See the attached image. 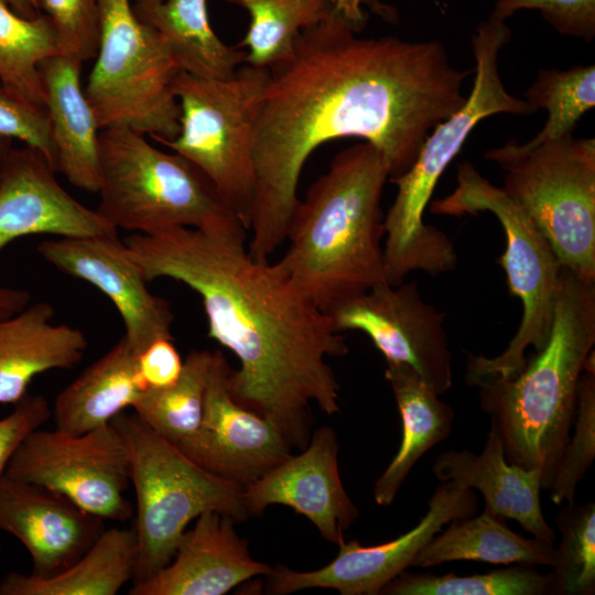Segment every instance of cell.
<instances>
[{
	"label": "cell",
	"instance_id": "83f0119b",
	"mask_svg": "<svg viewBox=\"0 0 595 595\" xmlns=\"http://www.w3.org/2000/svg\"><path fill=\"white\" fill-rule=\"evenodd\" d=\"M140 21L159 33L181 72L227 79L246 64V51L215 34L207 0H163Z\"/></svg>",
	"mask_w": 595,
	"mask_h": 595
},
{
	"label": "cell",
	"instance_id": "44dd1931",
	"mask_svg": "<svg viewBox=\"0 0 595 595\" xmlns=\"http://www.w3.org/2000/svg\"><path fill=\"white\" fill-rule=\"evenodd\" d=\"M432 469L442 483L479 491L485 508L491 513L516 520L533 537L553 542L554 530L541 508V472L507 461L502 439L493 420L479 454L467 450L446 451L436 457Z\"/></svg>",
	"mask_w": 595,
	"mask_h": 595
},
{
	"label": "cell",
	"instance_id": "4dcf8cb0",
	"mask_svg": "<svg viewBox=\"0 0 595 595\" xmlns=\"http://www.w3.org/2000/svg\"><path fill=\"white\" fill-rule=\"evenodd\" d=\"M249 14L246 35L237 45L246 47V64L268 68L285 57L302 31L321 22L333 0H224Z\"/></svg>",
	"mask_w": 595,
	"mask_h": 595
},
{
	"label": "cell",
	"instance_id": "ba28073f",
	"mask_svg": "<svg viewBox=\"0 0 595 595\" xmlns=\"http://www.w3.org/2000/svg\"><path fill=\"white\" fill-rule=\"evenodd\" d=\"M430 212L464 216L489 212L500 223L506 249L499 259L509 291L522 303L519 327L505 350L486 357L466 353V382L488 376L512 377L526 361V350L545 345L553 320L561 263L531 217L504 191L484 177L468 161L457 165L456 186L434 201Z\"/></svg>",
	"mask_w": 595,
	"mask_h": 595
},
{
	"label": "cell",
	"instance_id": "d6a6232c",
	"mask_svg": "<svg viewBox=\"0 0 595 595\" xmlns=\"http://www.w3.org/2000/svg\"><path fill=\"white\" fill-rule=\"evenodd\" d=\"M552 574L533 566L519 565L469 576L416 574L403 572L380 594L387 595H548L552 594Z\"/></svg>",
	"mask_w": 595,
	"mask_h": 595
},
{
	"label": "cell",
	"instance_id": "f6af8a7d",
	"mask_svg": "<svg viewBox=\"0 0 595 595\" xmlns=\"http://www.w3.org/2000/svg\"><path fill=\"white\" fill-rule=\"evenodd\" d=\"M12 139L0 136V177L6 164V161L8 159V155L13 148L12 145Z\"/></svg>",
	"mask_w": 595,
	"mask_h": 595
},
{
	"label": "cell",
	"instance_id": "ee69618b",
	"mask_svg": "<svg viewBox=\"0 0 595 595\" xmlns=\"http://www.w3.org/2000/svg\"><path fill=\"white\" fill-rule=\"evenodd\" d=\"M133 11L139 20L156 8L163 0H132Z\"/></svg>",
	"mask_w": 595,
	"mask_h": 595
},
{
	"label": "cell",
	"instance_id": "f546056e",
	"mask_svg": "<svg viewBox=\"0 0 595 595\" xmlns=\"http://www.w3.org/2000/svg\"><path fill=\"white\" fill-rule=\"evenodd\" d=\"M55 54L57 35L45 15L23 18L0 0V84L7 91L45 107L39 66Z\"/></svg>",
	"mask_w": 595,
	"mask_h": 595
},
{
	"label": "cell",
	"instance_id": "cb8c5ba5",
	"mask_svg": "<svg viewBox=\"0 0 595 595\" xmlns=\"http://www.w3.org/2000/svg\"><path fill=\"white\" fill-rule=\"evenodd\" d=\"M385 377L400 412L402 437L397 454L375 483L374 498L379 506L393 501L416 462L451 435L455 419L453 408L411 367L387 363Z\"/></svg>",
	"mask_w": 595,
	"mask_h": 595
},
{
	"label": "cell",
	"instance_id": "1f68e13d",
	"mask_svg": "<svg viewBox=\"0 0 595 595\" xmlns=\"http://www.w3.org/2000/svg\"><path fill=\"white\" fill-rule=\"evenodd\" d=\"M524 96L536 110L548 112L540 132L524 145L536 147L569 137L583 115L595 106V66L540 69Z\"/></svg>",
	"mask_w": 595,
	"mask_h": 595
},
{
	"label": "cell",
	"instance_id": "836d02e7",
	"mask_svg": "<svg viewBox=\"0 0 595 595\" xmlns=\"http://www.w3.org/2000/svg\"><path fill=\"white\" fill-rule=\"evenodd\" d=\"M561 534L554 548L553 595H593L595 593V504L565 506L555 517Z\"/></svg>",
	"mask_w": 595,
	"mask_h": 595
},
{
	"label": "cell",
	"instance_id": "74e56055",
	"mask_svg": "<svg viewBox=\"0 0 595 595\" xmlns=\"http://www.w3.org/2000/svg\"><path fill=\"white\" fill-rule=\"evenodd\" d=\"M0 136L40 151L56 170V153L46 107L19 98L0 84Z\"/></svg>",
	"mask_w": 595,
	"mask_h": 595
},
{
	"label": "cell",
	"instance_id": "d6986e66",
	"mask_svg": "<svg viewBox=\"0 0 595 595\" xmlns=\"http://www.w3.org/2000/svg\"><path fill=\"white\" fill-rule=\"evenodd\" d=\"M0 530L17 538L32 575L51 577L77 562L105 530L104 519L67 497L31 483L0 478Z\"/></svg>",
	"mask_w": 595,
	"mask_h": 595
},
{
	"label": "cell",
	"instance_id": "2e32d148",
	"mask_svg": "<svg viewBox=\"0 0 595 595\" xmlns=\"http://www.w3.org/2000/svg\"><path fill=\"white\" fill-rule=\"evenodd\" d=\"M230 369L223 353L216 350L201 426L181 452L203 468L246 487L292 453L272 422L231 397L227 381Z\"/></svg>",
	"mask_w": 595,
	"mask_h": 595
},
{
	"label": "cell",
	"instance_id": "277c9868",
	"mask_svg": "<svg viewBox=\"0 0 595 595\" xmlns=\"http://www.w3.org/2000/svg\"><path fill=\"white\" fill-rule=\"evenodd\" d=\"M595 345V281L562 266L548 340L512 377L473 380L509 463L537 468L550 489L569 441L585 360Z\"/></svg>",
	"mask_w": 595,
	"mask_h": 595
},
{
	"label": "cell",
	"instance_id": "5bb4252c",
	"mask_svg": "<svg viewBox=\"0 0 595 595\" xmlns=\"http://www.w3.org/2000/svg\"><path fill=\"white\" fill-rule=\"evenodd\" d=\"M473 489L451 483L436 487L419 523L398 538L377 545L342 541L336 558L314 571L277 565L268 577V593L291 594L309 588H331L342 595H378L392 580L412 566L421 550L445 524L477 513Z\"/></svg>",
	"mask_w": 595,
	"mask_h": 595
},
{
	"label": "cell",
	"instance_id": "60d3db41",
	"mask_svg": "<svg viewBox=\"0 0 595 595\" xmlns=\"http://www.w3.org/2000/svg\"><path fill=\"white\" fill-rule=\"evenodd\" d=\"M365 4L369 6L376 13L385 19L389 20L394 15L388 6L382 4L378 0H333L335 10L359 30L366 20L365 11L363 9V6Z\"/></svg>",
	"mask_w": 595,
	"mask_h": 595
},
{
	"label": "cell",
	"instance_id": "5b68a950",
	"mask_svg": "<svg viewBox=\"0 0 595 595\" xmlns=\"http://www.w3.org/2000/svg\"><path fill=\"white\" fill-rule=\"evenodd\" d=\"M510 34L500 21L488 19L477 26L472 39L476 67L469 96L431 131L411 167L390 182L398 192L385 216L383 258L389 284L402 283L412 271L437 275L456 269L458 257L453 241L423 219L440 177L480 120L496 113L536 112L527 100L506 89L499 75V53Z\"/></svg>",
	"mask_w": 595,
	"mask_h": 595
},
{
	"label": "cell",
	"instance_id": "30bf717a",
	"mask_svg": "<svg viewBox=\"0 0 595 595\" xmlns=\"http://www.w3.org/2000/svg\"><path fill=\"white\" fill-rule=\"evenodd\" d=\"M99 46L84 94L99 131L130 128L156 140L180 131L173 82L181 72L165 43L130 0H98Z\"/></svg>",
	"mask_w": 595,
	"mask_h": 595
},
{
	"label": "cell",
	"instance_id": "f1b7e54d",
	"mask_svg": "<svg viewBox=\"0 0 595 595\" xmlns=\"http://www.w3.org/2000/svg\"><path fill=\"white\" fill-rule=\"evenodd\" d=\"M214 356L207 349L191 350L174 385L141 392L132 407L145 425L180 451L201 426Z\"/></svg>",
	"mask_w": 595,
	"mask_h": 595
},
{
	"label": "cell",
	"instance_id": "8992f818",
	"mask_svg": "<svg viewBox=\"0 0 595 595\" xmlns=\"http://www.w3.org/2000/svg\"><path fill=\"white\" fill-rule=\"evenodd\" d=\"M99 164L96 210L117 230L152 234L242 225L193 163L151 145L130 128L100 130Z\"/></svg>",
	"mask_w": 595,
	"mask_h": 595
},
{
	"label": "cell",
	"instance_id": "d4e9b609",
	"mask_svg": "<svg viewBox=\"0 0 595 595\" xmlns=\"http://www.w3.org/2000/svg\"><path fill=\"white\" fill-rule=\"evenodd\" d=\"M136 359L122 336L56 396L52 409L55 428L84 434L132 408L142 392Z\"/></svg>",
	"mask_w": 595,
	"mask_h": 595
},
{
	"label": "cell",
	"instance_id": "ab89813d",
	"mask_svg": "<svg viewBox=\"0 0 595 595\" xmlns=\"http://www.w3.org/2000/svg\"><path fill=\"white\" fill-rule=\"evenodd\" d=\"M137 376L143 391L171 387L180 378L182 359L174 339L159 338L137 355Z\"/></svg>",
	"mask_w": 595,
	"mask_h": 595
},
{
	"label": "cell",
	"instance_id": "7c38bea8",
	"mask_svg": "<svg viewBox=\"0 0 595 595\" xmlns=\"http://www.w3.org/2000/svg\"><path fill=\"white\" fill-rule=\"evenodd\" d=\"M4 475L56 491L104 520L126 521L133 515L125 497L129 452L111 422L78 435L37 428L15 447Z\"/></svg>",
	"mask_w": 595,
	"mask_h": 595
},
{
	"label": "cell",
	"instance_id": "6da1fadb",
	"mask_svg": "<svg viewBox=\"0 0 595 595\" xmlns=\"http://www.w3.org/2000/svg\"><path fill=\"white\" fill-rule=\"evenodd\" d=\"M333 7L267 68L253 129L255 197L248 251L269 260L286 240L302 169L323 143L356 137L383 156L389 182L414 163L431 131L466 100L473 71L436 40L359 37Z\"/></svg>",
	"mask_w": 595,
	"mask_h": 595
},
{
	"label": "cell",
	"instance_id": "b9f144b4",
	"mask_svg": "<svg viewBox=\"0 0 595 595\" xmlns=\"http://www.w3.org/2000/svg\"><path fill=\"white\" fill-rule=\"evenodd\" d=\"M30 300L26 290L0 286V320L21 312L30 304Z\"/></svg>",
	"mask_w": 595,
	"mask_h": 595
},
{
	"label": "cell",
	"instance_id": "8fae6325",
	"mask_svg": "<svg viewBox=\"0 0 595 595\" xmlns=\"http://www.w3.org/2000/svg\"><path fill=\"white\" fill-rule=\"evenodd\" d=\"M484 158L504 170V191L537 224L561 266L595 281V139L571 134L536 147L510 141Z\"/></svg>",
	"mask_w": 595,
	"mask_h": 595
},
{
	"label": "cell",
	"instance_id": "9a60e30c",
	"mask_svg": "<svg viewBox=\"0 0 595 595\" xmlns=\"http://www.w3.org/2000/svg\"><path fill=\"white\" fill-rule=\"evenodd\" d=\"M36 249L47 263L90 283L112 302L123 321V337L136 355L155 339H174V314L169 302L149 291L117 234L58 237L41 241Z\"/></svg>",
	"mask_w": 595,
	"mask_h": 595
},
{
	"label": "cell",
	"instance_id": "4316f807",
	"mask_svg": "<svg viewBox=\"0 0 595 595\" xmlns=\"http://www.w3.org/2000/svg\"><path fill=\"white\" fill-rule=\"evenodd\" d=\"M137 558L133 529H105L77 562L57 575L8 573L0 581V595H115L133 580Z\"/></svg>",
	"mask_w": 595,
	"mask_h": 595
},
{
	"label": "cell",
	"instance_id": "52a82bcc",
	"mask_svg": "<svg viewBox=\"0 0 595 595\" xmlns=\"http://www.w3.org/2000/svg\"><path fill=\"white\" fill-rule=\"evenodd\" d=\"M111 423L126 441L136 493L133 582L165 567L187 526L202 513L215 511L235 521L249 518L244 486L203 468L136 414L123 411Z\"/></svg>",
	"mask_w": 595,
	"mask_h": 595
},
{
	"label": "cell",
	"instance_id": "e575fe53",
	"mask_svg": "<svg viewBox=\"0 0 595 595\" xmlns=\"http://www.w3.org/2000/svg\"><path fill=\"white\" fill-rule=\"evenodd\" d=\"M594 458L595 371L584 370L577 389L574 424L550 488L555 505L574 501L576 486Z\"/></svg>",
	"mask_w": 595,
	"mask_h": 595
},
{
	"label": "cell",
	"instance_id": "ffe728a7",
	"mask_svg": "<svg viewBox=\"0 0 595 595\" xmlns=\"http://www.w3.org/2000/svg\"><path fill=\"white\" fill-rule=\"evenodd\" d=\"M235 520L215 511L195 519L181 537L171 562L154 576L133 582L129 595H223L241 583L268 576L273 567L249 553Z\"/></svg>",
	"mask_w": 595,
	"mask_h": 595
},
{
	"label": "cell",
	"instance_id": "f35d334b",
	"mask_svg": "<svg viewBox=\"0 0 595 595\" xmlns=\"http://www.w3.org/2000/svg\"><path fill=\"white\" fill-rule=\"evenodd\" d=\"M51 416L52 409L43 396L26 393L9 415L0 419V478L19 443Z\"/></svg>",
	"mask_w": 595,
	"mask_h": 595
},
{
	"label": "cell",
	"instance_id": "d590c367",
	"mask_svg": "<svg viewBox=\"0 0 595 595\" xmlns=\"http://www.w3.org/2000/svg\"><path fill=\"white\" fill-rule=\"evenodd\" d=\"M45 15L57 35L60 54L82 63L96 56L99 46L98 0H30Z\"/></svg>",
	"mask_w": 595,
	"mask_h": 595
},
{
	"label": "cell",
	"instance_id": "7402d4cb",
	"mask_svg": "<svg viewBox=\"0 0 595 595\" xmlns=\"http://www.w3.org/2000/svg\"><path fill=\"white\" fill-rule=\"evenodd\" d=\"M55 310L48 302L29 304L21 312L0 320V403L19 402L40 374L72 369L88 347L83 331L54 324Z\"/></svg>",
	"mask_w": 595,
	"mask_h": 595
},
{
	"label": "cell",
	"instance_id": "603a6c76",
	"mask_svg": "<svg viewBox=\"0 0 595 595\" xmlns=\"http://www.w3.org/2000/svg\"><path fill=\"white\" fill-rule=\"evenodd\" d=\"M82 64L55 54L41 62L39 72L55 147L56 172L73 186L98 193L99 129L80 85Z\"/></svg>",
	"mask_w": 595,
	"mask_h": 595
},
{
	"label": "cell",
	"instance_id": "3957f363",
	"mask_svg": "<svg viewBox=\"0 0 595 595\" xmlns=\"http://www.w3.org/2000/svg\"><path fill=\"white\" fill-rule=\"evenodd\" d=\"M389 171L361 142L338 152L293 213L289 247L277 262L324 312L385 283V215Z\"/></svg>",
	"mask_w": 595,
	"mask_h": 595
},
{
	"label": "cell",
	"instance_id": "8d00e7d4",
	"mask_svg": "<svg viewBox=\"0 0 595 595\" xmlns=\"http://www.w3.org/2000/svg\"><path fill=\"white\" fill-rule=\"evenodd\" d=\"M523 9L539 10L561 34L585 41L595 37V0H497L489 19L505 22Z\"/></svg>",
	"mask_w": 595,
	"mask_h": 595
},
{
	"label": "cell",
	"instance_id": "7bdbcfd3",
	"mask_svg": "<svg viewBox=\"0 0 595 595\" xmlns=\"http://www.w3.org/2000/svg\"><path fill=\"white\" fill-rule=\"evenodd\" d=\"M10 7L26 19H34L39 13L33 9L30 0H6Z\"/></svg>",
	"mask_w": 595,
	"mask_h": 595
},
{
	"label": "cell",
	"instance_id": "e0dca14e",
	"mask_svg": "<svg viewBox=\"0 0 595 595\" xmlns=\"http://www.w3.org/2000/svg\"><path fill=\"white\" fill-rule=\"evenodd\" d=\"M244 502L249 517L271 505L291 507L336 544L359 516L342 483L337 436L329 426L318 428L300 454L244 487Z\"/></svg>",
	"mask_w": 595,
	"mask_h": 595
},
{
	"label": "cell",
	"instance_id": "484cf974",
	"mask_svg": "<svg viewBox=\"0 0 595 595\" xmlns=\"http://www.w3.org/2000/svg\"><path fill=\"white\" fill-rule=\"evenodd\" d=\"M418 554L412 566L431 567L453 561L491 564L551 566L553 542L524 538L506 524L505 518L486 508L479 515L453 520Z\"/></svg>",
	"mask_w": 595,
	"mask_h": 595
},
{
	"label": "cell",
	"instance_id": "7a4b0ae2",
	"mask_svg": "<svg viewBox=\"0 0 595 595\" xmlns=\"http://www.w3.org/2000/svg\"><path fill=\"white\" fill-rule=\"evenodd\" d=\"M242 225L174 227L123 241L145 281H178L196 292L207 336L239 361L228 389L240 405L272 422L291 447L311 437V405L338 413L340 385L328 357L348 354L342 333L278 262L258 260Z\"/></svg>",
	"mask_w": 595,
	"mask_h": 595
},
{
	"label": "cell",
	"instance_id": "9c48e42d",
	"mask_svg": "<svg viewBox=\"0 0 595 595\" xmlns=\"http://www.w3.org/2000/svg\"><path fill=\"white\" fill-rule=\"evenodd\" d=\"M267 68L241 65L227 79L180 72L173 93L180 131L156 140L193 163L249 230L255 197L253 129Z\"/></svg>",
	"mask_w": 595,
	"mask_h": 595
},
{
	"label": "cell",
	"instance_id": "4fadbf2b",
	"mask_svg": "<svg viewBox=\"0 0 595 595\" xmlns=\"http://www.w3.org/2000/svg\"><path fill=\"white\" fill-rule=\"evenodd\" d=\"M334 328L366 334L386 363L411 367L440 396L453 385L445 314L426 303L415 282L378 284L325 312Z\"/></svg>",
	"mask_w": 595,
	"mask_h": 595
},
{
	"label": "cell",
	"instance_id": "ac0fdd59",
	"mask_svg": "<svg viewBox=\"0 0 595 595\" xmlns=\"http://www.w3.org/2000/svg\"><path fill=\"white\" fill-rule=\"evenodd\" d=\"M56 170L37 150L12 148L0 177V252L12 241L33 235L89 237L117 229L69 193Z\"/></svg>",
	"mask_w": 595,
	"mask_h": 595
}]
</instances>
